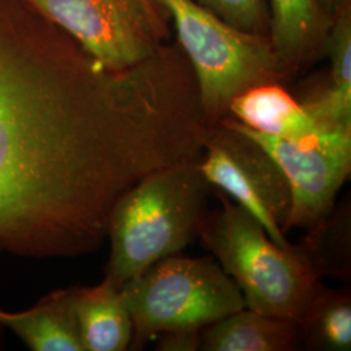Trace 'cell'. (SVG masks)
<instances>
[{"mask_svg":"<svg viewBox=\"0 0 351 351\" xmlns=\"http://www.w3.org/2000/svg\"><path fill=\"white\" fill-rule=\"evenodd\" d=\"M210 128L176 40L111 71L25 0H0V251L98 250L117 201L199 160Z\"/></svg>","mask_w":351,"mask_h":351,"instance_id":"cell-1","label":"cell"},{"mask_svg":"<svg viewBox=\"0 0 351 351\" xmlns=\"http://www.w3.org/2000/svg\"><path fill=\"white\" fill-rule=\"evenodd\" d=\"M211 190L198 160L155 171L129 189L110 217L104 280L120 289L193 243L208 213Z\"/></svg>","mask_w":351,"mask_h":351,"instance_id":"cell-2","label":"cell"},{"mask_svg":"<svg viewBox=\"0 0 351 351\" xmlns=\"http://www.w3.org/2000/svg\"><path fill=\"white\" fill-rule=\"evenodd\" d=\"M207 213L198 239L230 277L247 308L297 322L320 278L294 245L281 247L226 194Z\"/></svg>","mask_w":351,"mask_h":351,"instance_id":"cell-3","label":"cell"},{"mask_svg":"<svg viewBox=\"0 0 351 351\" xmlns=\"http://www.w3.org/2000/svg\"><path fill=\"white\" fill-rule=\"evenodd\" d=\"M173 23L177 43L197 81L202 110L213 126L247 88L282 82L268 36L226 24L194 0H156Z\"/></svg>","mask_w":351,"mask_h":351,"instance_id":"cell-4","label":"cell"},{"mask_svg":"<svg viewBox=\"0 0 351 351\" xmlns=\"http://www.w3.org/2000/svg\"><path fill=\"white\" fill-rule=\"evenodd\" d=\"M120 290L133 322L132 350L163 332L203 329L246 307L236 282L211 258H164Z\"/></svg>","mask_w":351,"mask_h":351,"instance_id":"cell-5","label":"cell"},{"mask_svg":"<svg viewBox=\"0 0 351 351\" xmlns=\"http://www.w3.org/2000/svg\"><path fill=\"white\" fill-rule=\"evenodd\" d=\"M101 65L125 71L168 42L169 16L156 0H25Z\"/></svg>","mask_w":351,"mask_h":351,"instance_id":"cell-6","label":"cell"},{"mask_svg":"<svg viewBox=\"0 0 351 351\" xmlns=\"http://www.w3.org/2000/svg\"><path fill=\"white\" fill-rule=\"evenodd\" d=\"M198 165L211 188L254 216L281 247H290L287 226L290 190L263 147L226 116L210 128Z\"/></svg>","mask_w":351,"mask_h":351,"instance_id":"cell-7","label":"cell"},{"mask_svg":"<svg viewBox=\"0 0 351 351\" xmlns=\"http://www.w3.org/2000/svg\"><path fill=\"white\" fill-rule=\"evenodd\" d=\"M239 125L271 155L287 178V233L293 228H311L335 207L337 193L350 176L351 145L298 146Z\"/></svg>","mask_w":351,"mask_h":351,"instance_id":"cell-8","label":"cell"},{"mask_svg":"<svg viewBox=\"0 0 351 351\" xmlns=\"http://www.w3.org/2000/svg\"><path fill=\"white\" fill-rule=\"evenodd\" d=\"M228 116L256 133L298 146L351 145V133L322 128L282 82H268L242 91L230 101Z\"/></svg>","mask_w":351,"mask_h":351,"instance_id":"cell-9","label":"cell"},{"mask_svg":"<svg viewBox=\"0 0 351 351\" xmlns=\"http://www.w3.org/2000/svg\"><path fill=\"white\" fill-rule=\"evenodd\" d=\"M268 38L284 82L326 58L332 20L317 0H265Z\"/></svg>","mask_w":351,"mask_h":351,"instance_id":"cell-10","label":"cell"},{"mask_svg":"<svg viewBox=\"0 0 351 351\" xmlns=\"http://www.w3.org/2000/svg\"><path fill=\"white\" fill-rule=\"evenodd\" d=\"M326 56L328 75L310 82L297 98L322 128L351 133V7L333 19Z\"/></svg>","mask_w":351,"mask_h":351,"instance_id":"cell-11","label":"cell"},{"mask_svg":"<svg viewBox=\"0 0 351 351\" xmlns=\"http://www.w3.org/2000/svg\"><path fill=\"white\" fill-rule=\"evenodd\" d=\"M301 346L293 319L247 307L202 329V351H293Z\"/></svg>","mask_w":351,"mask_h":351,"instance_id":"cell-12","label":"cell"},{"mask_svg":"<svg viewBox=\"0 0 351 351\" xmlns=\"http://www.w3.org/2000/svg\"><path fill=\"white\" fill-rule=\"evenodd\" d=\"M73 304L84 351H125L133 339V322L121 290L103 280L73 288Z\"/></svg>","mask_w":351,"mask_h":351,"instance_id":"cell-13","label":"cell"},{"mask_svg":"<svg viewBox=\"0 0 351 351\" xmlns=\"http://www.w3.org/2000/svg\"><path fill=\"white\" fill-rule=\"evenodd\" d=\"M8 326L30 350L84 351L73 304V288L53 291L20 314L0 311Z\"/></svg>","mask_w":351,"mask_h":351,"instance_id":"cell-14","label":"cell"},{"mask_svg":"<svg viewBox=\"0 0 351 351\" xmlns=\"http://www.w3.org/2000/svg\"><path fill=\"white\" fill-rule=\"evenodd\" d=\"M301 346L313 351H350L351 295L320 281L297 319Z\"/></svg>","mask_w":351,"mask_h":351,"instance_id":"cell-15","label":"cell"},{"mask_svg":"<svg viewBox=\"0 0 351 351\" xmlns=\"http://www.w3.org/2000/svg\"><path fill=\"white\" fill-rule=\"evenodd\" d=\"M314 271L323 276L350 277V203L335 207L308 228V234L295 246Z\"/></svg>","mask_w":351,"mask_h":351,"instance_id":"cell-16","label":"cell"},{"mask_svg":"<svg viewBox=\"0 0 351 351\" xmlns=\"http://www.w3.org/2000/svg\"><path fill=\"white\" fill-rule=\"evenodd\" d=\"M236 29L268 36L269 12L265 0H194Z\"/></svg>","mask_w":351,"mask_h":351,"instance_id":"cell-17","label":"cell"},{"mask_svg":"<svg viewBox=\"0 0 351 351\" xmlns=\"http://www.w3.org/2000/svg\"><path fill=\"white\" fill-rule=\"evenodd\" d=\"M202 329H175L158 335L156 348L159 351H198L201 350Z\"/></svg>","mask_w":351,"mask_h":351,"instance_id":"cell-18","label":"cell"},{"mask_svg":"<svg viewBox=\"0 0 351 351\" xmlns=\"http://www.w3.org/2000/svg\"><path fill=\"white\" fill-rule=\"evenodd\" d=\"M317 3L332 21L341 11L351 7V0H317Z\"/></svg>","mask_w":351,"mask_h":351,"instance_id":"cell-19","label":"cell"}]
</instances>
